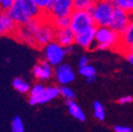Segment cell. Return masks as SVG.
I'll list each match as a JSON object with an SVG mask.
<instances>
[{
  "mask_svg": "<svg viewBox=\"0 0 133 132\" xmlns=\"http://www.w3.org/2000/svg\"><path fill=\"white\" fill-rule=\"evenodd\" d=\"M125 57L128 60V62L133 65V52H127V53H125Z\"/></svg>",
  "mask_w": 133,
  "mask_h": 132,
  "instance_id": "obj_30",
  "label": "cell"
},
{
  "mask_svg": "<svg viewBox=\"0 0 133 132\" xmlns=\"http://www.w3.org/2000/svg\"><path fill=\"white\" fill-rule=\"evenodd\" d=\"M74 12V3L73 0H54L52 10L50 12L51 19L71 17Z\"/></svg>",
  "mask_w": 133,
  "mask_h": 132,
  "instance_id": "obj_6",
  "label": "cell"
},
{
  "mask_svg": "<svg viewBox=\"0 0 133 132\" xmlns=\"http://www.w3.org/2000/svg\"><path fill=\"white\" fill-rule=\"evenodd\" d=\"M96 30H97V27H94V28H92L86 32H82L80 34H77L75 36V43L81 48H85V49L92 48V45L95 41Z\"/></svg>",
  "mask_w": 133,
  "mask_h": 132,
  "instance_id": "obj_12",
  "label": "cell"
},
{
  "mask_svg": "<svg viewBox=\"0 0 133 132\" xmlns=\"http://www.w3.org/2000/svg\"><path fill=\"white\" fill-rule=\"evenodd\" d=\"M12 85H13V87L16 91H18L20 93H28V92L31 91L29 82H26L24 79H22L20 77L14 78L13 81H12Z\"/></svg>",
  "mask_w": 133,
  "mask_h": 132,
  "instance_id": "obj_18",
  "label": "cell"
},
{
  "mask_svg": "<svg viewBox=\"0 0 133 132\" xmlns=\"http://www.w3.org/2000/svg\"><path fill=\"white\" fill-rule=\"evenodd\" d=\"M133 102V97L130 95H126V96H122L119 100H118V104L121 105H127Z\"/></svg>",
  "mask_w": 133,
  "mask_h": 132,
  "instance_id": "obj_28",
  "label": "cell"
},
{
  "mask_svg": "<svg viewBox=\"0 0 133 132\" xmlns=\"http://www.w3.org/2000/svg\"><path fill=\"white\" fill-rule=\"evenodd\" d=\"M55 77L61 85H68L75 79V73L72 67L68 63H61L55 69Z\"/></svg>",
  "mask_w": 133,
  "mask_h": 132,
  "instance_id": "obj_9",
  "label": "cell"
},
{
  "mask_svg": "<svg viewBox=\"0 0 133 132\" xmlns=\"http://www.w3.org/2000/svg\"><path fill=\"white\" fill-rule=\"evenodd\" d=\"M33 75L39 80H48L53 75L52 65L48 61H41L33 68Z\"/></svg>",
  "mask_w": 133,
  "mask_h": 132,
  "instance_id": "obj_13",
  "label": "cell"
},
{
  "mask_svg": "<svg viewBox=\"0 0 133 132\" xmlns=\"http://www.w3.org/2000/svg\"><path fill=\"white\" fill-rule=\"evenodd\" d=\"M60 94V88H57L55 86L52 87H48L44 91V93L39 97V98H29V104L32 106H36V105H42L46 104L49 102H51Z\"/></svg>",
  "mask_w": 133,
  "mask_h": 132,
  "instance_id": "obj_10",
  "label": "cell"
},
{
  "mask_svg": "<svg viewBox=\"0 0 133 132\" xmlns=\"http://www.w3.org/2000/svg\"><path fill=\"white\" fill-rule=\"evenodd\" d=\"M18 25L16 24L6 13L0 12V36L12 34L14 32H17Z\"/></svg>",
  "mask_w": 133,
  "mask_h": 132,
  "instance_id": "obj_14",
  "label": "cell"
},
{
  "mask_svg": "<svg viewBox=\"0 0 133 132\" xmlns=\"http://www.w3.org/2000/svg\"><path fill=\"white\" fill-rule=\"evenodd\" d=\"M96 49L107 50V49H116L121 45V34L113 31L109 27L97 28L95 35Z\"/></svg>",
  "mask_w": 133,
  "mask_h": 132,
  "instance_id": "obj_3",
  "label": "cell"
},
{
  "mask_svg": "<svg viewBox=\"0 0 133 132\" xmlns=\"http://www.w3.org/2000/svg\"><path fill=\"white\" fill-rule=\"evenodd\" d=\"M52 23H53V25L55 27L56 30L70 28V25H71V17H64V18L52 19Z\"/></svg>",
  "mask_w": 133,
  "mask_h": 132,
  "instance_id": "obj_21",
  "label": "cell"
},
{
  "mask_svg": "<svg viewBox=\"0 0 133 132\" xmlns=\"http://www.w3.org/2000/svg\"><path fill=\"white\" fill-rule=\"evenodd\" d=\"M115 8L112 1H95L92 9L89 11L97 28L110 27Z\"/></svg>",
  "mask_w": 133,
  "mask_h": 132,
  "instance_id": "obj_2",
  "label": "cell"
},
{
  "mask_svg": "<svg viewBox=\"0 0 133 132\" xmlns=\"http://www.w3.org/2000/svg\"><path fill=\"white\" fill-rule=\"evenodd\" d=\"M12 132H24V124L20 116H15L11 124Z\"/></svg>",
  "mask_w": 133,
  "mask_h": 132,
  "instance_id": "obj_22",
  "label": "cell"
},
{
  "mask_svg": "<svg viewBox=\"0 0 133 132\" xmlns=\"http://www.w3.org/2000/svg\"><path fill=\"white\" fill-rule=\"evenodd\" d=\"M112 3L115 9H119L133 16V0H113Z\"/></svg>",
  "mask_w": 133,
  "mask_h": 132,
  "instance_id": "obj_17",
  "label": "cell"
},
{
  "mask_svg": "<svg viewBox=\"0 0 133 132\" xmlns=\"http://www.w3.org/2000/svg\"><path fill=\"white\" fill-rule=\"evenodd\" d=\"M75 36L76 34L72 31V29L66 28V29L56 30L55 39L61 47L68 48V47H72V44L75 43Z\"/></svg>",
  "mask_w": 133,
  "mask_h": 132,
  "instance_id": "obj_11",
  "label": "cell"
},
{
  "mask_svg": "<svg viewBox=\"0 0 133 132\" xmlns=\"http://www.w3.org/2000/svg\"><path fill=\"white\" fill-rule=\"evenodd\" d=\"M66 108H68L69 113L72 115L74 118L80 122H85L86 121V114L80 108V106L75 102V101H66Z\"/></svg>",
  "mask_w": 133,
  "mask_h": 132,
  "instance_id": "obj_15",
  "label": "cell"
},
{
  "mask_svg": "<svg viewBox=\"0 0 133 132\" xmlns=\"http://www.w3.org/2000/svg\"><path fill=\"white\" fill-rule=\"evenodd\" d=\"M56 35V29L53 23H41L38 32L35 35L36 45L45 47L50 42L54 41Z\"/></svg>",
  "mask_w": 133,
  "mask_h": 132,
  "instance_id": "obj_7",
  "label": "cell"
},
{
  "mask_svg": "<svg viewBox=\"0 0 133 132\" xmlns=\"http://www.w3.org/2000/svg\"><path fill=\"white\" fill-rule=\"evenodd\" d=\"M133 42V17L127 28V30L125 31V33L121 36V45L119 49L123 50L124 52L126 51V49Z\"/></svg>",
  "mask_w": 133,
  "mask_h": 132,
  "instance_id": "obj_16",
  "label": "cell"
},
{
  "mask_svg": "<svg viewBox=\"0 0 133 132\" xmlns=\"http://www.w3.org/2000/svg\"><path fill=\"white\" fill-rule=\"evenodd\" d=\"M132 17L133 16L127 14L126 12H124L119 9H115L114 15H113V19H112V22H111L109 28H111L115 32L119 33L121 36H122L125 33V31L127 30Z\"/></svg>",
  "mask_w": 133,
  "mask_h": 132,
  "instance_id": "obj_8",
  "label": "cell"
},
{
  "mask_svg": "<svg viewBox=\"0 0 133 132\" xmlns=\"http://www.w3.org/2000/svg\"><path fill=\"white\" fill-rule=\"evenodd\" d=\"M45 87L43 85H40V84H37L33 87L30 91V94H31V98H39L45 91Z\"/></svg>",
  "mask_w": 133,
  "mask_h": 132,
  "instance_id": "obj_23",
  "label": "cell"
},
{
  "mask_svg": "<svg viewBox=\"0 0 133 132\" xmlns=\"http://www.w3.org/2000/svg\"><path fill=\"white\" fill-rule=\"evenodd\" d=\"M6 14L17 25L24 27L30 21L39 18L41 11L35 0H15L13 8Z\"/></svg>",
  "mask_w": 133,
  "mask_h": 132,
  "instance_id": "obj_1",
  "label": "cell"
},
{
  "mask_svg": "<svg viewBox=\"0 0 133 132\" xmlns=\"http://www.w3.org/2000/svg\"><path fill=\"white\" fill-rule=\"evenodd\" d=\"M78 64H79V68H82V67H86V65H88V64H89V57L82 55V56L79 58Z\"/></svg>",
  "mask_w": 133,
  "mask_h": 132,
  "instance_id": "obj_29",
  "label": "cell"
},
{
  "mask_svg": "<svg viewBox=\"0 0 133 132\" xmlns=\"http://www.w3.org/2000/svg\"><path fill=\"white\" fill-rule=\"evenodd\" d=\"M79 74L85 76L86 78H89V77H92V76H96V70L93 65L91 64H88L86 67H82V68H79Z\"/></svg>",
  "mask_w": 133,
  "mask_h": 132,
  "instance_id": "obj_24",
  "label": "cell"
},
{
  "mask_svg": "<svg viewBox=\"0 0 133 132\" xmlns=\"http://www.w3.org/2000/svg\"><path fill=\"white\" fill-rule=\"evenodd\" d=\"M15 0H0V12L8 13L14 5Z\"/></svg>",
  "mask_w": 133,
  "mask_h": 132,
  "instance_id": "obj_26",
  "label": "cell"
},
{
  "mask_svg": "<svg viewBox=\"0 0 133 132\" xmlns=\"http://www.w3.org/2000/svg\"><path fill=\"white\" fill-rule=\"evenodd\" d=\"M96 27L92 16L87 11H74L71 15V25L70 28L75 34H80L92 28Z\"/></svg>",
  "mask_w": 133,
  "mask_h": 132,
  "instance_id": "obj_4",
  "label": "cell"
},
{
  "mask_svg": "<svg viewBox=\"0 0 133 132\" xmlns=\"http://www.w3.org/2000/svg\"><path fill=\"white\" fill-rule=\"evenodd\" d=\"M64 50H65V53L66 54H69V53H72L73 48L72 47H68V48H64Z\"/></svg>",
  "mask_w": 133,
  "mask_h": 132,
  "instance_id": "obj_32",
  "label": "cell"
},
{
  "mask_svg": "<svg viewBox=\"0 0 133 132\" xmlns=\"http://www.w3.org/2000/svg\"><path fill=\"white\" fill-rule=\"evenodd\" d=\"M60 94L65 98L66 101H74V98L76 97L74 91L70 87H66V86L60 87Z\"/></svg>",
  "mask_w": 133,
  "mask_h": 132,
  "instance_id": "obj_25",
  "label": "cell"
},
{
  "mask_svg": "<svg viewBox=\"0 0 133 132\" xmlns=\"http://www.w3.org/2000/svg\"><path fill=\"white\" fill-rule=\"evenodd\" d=\"M93 110H94L93 114L95 118H97L101 122H104L106 120V111L102 103H99L98 101H95L93 103Z\"/></svg>",
  "mask_w": 133,
  "mask_h": 132,
  "instance_id": "obj_20",
  "label": "cell"
},
{
  "mask_svg": "<svg viewBox=\"0 0 133 132\" xmlns=\"http://www.w3.org/2000/svg\"><path fill=\"white\" fill-rule=\"evenodd\" d=\"M43 54L45 57V61H48L51 65H59L64 59L66 53L64 48L61 47L57 41H52L43 48Z\"/></svg>",
  "mask_w": 133,
  "mask_h": 132,
  "instance_id": "obj_5",
  "label": "cell"
},
{
  "mask_svg": "<svg viewBox=\"0 0 133 132\" xmlns=\"http://www.w3.org/2000/svg\"><path fill=\"white\" fill-rule=\"evenodd\" d=\"M127 52H133V42H132V43H131V44L126 49V51L124 52V54H125V53H127Z\"/></svg>",
  "mask_w": 133,
  "mask_h": 132,
  "instance_id": "obj_31",
  "label": "cell"
},
{
  "mask_svg": "<svg viewBox=\"0 0 133 132\" xmlns=\"http://www.w3.org/2000/svg\"><path fill=\"white\" fill-rule=\"evenodd\" d=\"M95 80H96V76H92V77L87 78V81H88V82H93V81H95Z\"/></svg>",
  "mask_w": 133,
  "mask_h": 132,
  "instance_id": "obj_33",
  "label": "cell"
},
{
  "mask_svg": "<svg viewBox=\"0 0 133 132\" xmlns=\"http://www.w3.org/2000/svg\"><path fill=\"white\" fill-rule=\"evenodd\" d=\"M74 11H87L89 12L94 5L95 1L93 0H73Z\"/></svg>",
  "mask_w": 133,
  "mask_h": 132,
  "instance_id": "obj_19",
  "label": "cell"
},
{
  "mask_svg": "<svg viewBox=\"0 0 133 132\" xmlns=\"http://www.w3.org/2000/svg\"><path fill=\"white\" fill-rule=\"evenodd\" d=\"M113 130H114V132H132L133 131L132 128L129 126H119V125L115 126L113 128Z\"/></svg>",
  "mask_w": 133,
  "mask_h": 132,
  "instance_id": "obj_27",
  "label": "cell"
}]
</instances>
